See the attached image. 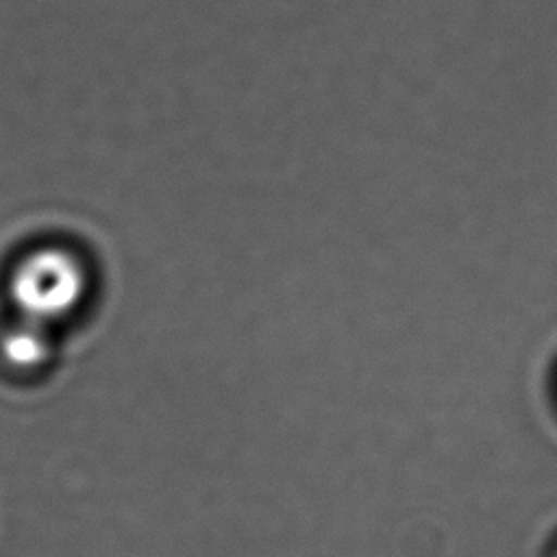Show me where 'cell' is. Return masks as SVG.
<instances>
[{
  "mask_svg": "<svg viewBox=\"0 0 557 557\" xmlns=\"http://www.w3.org/2000/svg\"><path fill=\"white\" fill-rule=\"evenodd\" d=\"M83 270L61 250L48 248L26 257L13 278L11 296L28 322H48L67 313L83 296Z\"/></svg>",
  "mask_w": 557,
  "mask_h": 557,
  "instance_id": "1",
  "label": "cell"
},
{
  "mask_svg": "<svg viewBox=\"0 0 557 557\" xmlns=\"http://www.w3.org/2000/svg\"><path fill=\"white\" fill-rule=\"evenodd\" d=\"M4 357L20 368H33L48 355V342L37 322H28L24 326L13 329L2 342Z\"/></svg>",
  "mask_w": 557,
  "mask_h": 557,
  "instance_id": "2",
  "label": "cell"
}]
</instances>
